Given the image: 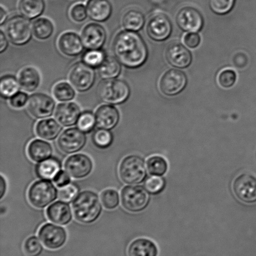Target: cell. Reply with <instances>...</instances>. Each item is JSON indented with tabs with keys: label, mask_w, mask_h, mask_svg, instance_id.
<instances>
[{
	"label": "cell",
	"mask_w": 256,
	"mask_h": 256,
	"mask_svg": "<svg viewBox=\"0 0 256 256\" xmlns=\"http://www.w3.org/2000/svg\"><path fill=\"white\" fill-rule=\"evenodd\" d=\"M112 49L120 64L128 69H138L148 59L146 44L136 32L126 30L119 32L112 42Z\"/></svg>",
	"instance_id": "cell-1"
},
{
	"label": "cell",
	"mask_w": 256,
	"mask_h": 256,
	"mask_svg": "<svg viewBox=\"0 0 256 256\" xmlns=\"http://www.w3.org/2000/svg\"><path fill=\"white\" fill-rule=\"evenodd\" d=\"M75 219L82 224H90L99 219L102 208L98 195L92 190H84L72 203Z\"/></svg>",
	"instance_id": "cell-2"
},
{
	"label": "cell",
	"mask_w": 256,
	"mask_h": 256,
	"mask_svg": "<svg viewBox=\"0 0 256 256\" xmlns=\"http://www.w3.org/2000/svg\"><path fill=\"white\" fill-rule=\"evenodd\" d=\"M120 179L128 185L142 183L147 176L144 159L140 155H130L124 157L119 167Z\"/></svg>",
	"instance_id": "cell-3"
},
{
	"label": "cell",
	"mask_w": 256,
	"mask_h": 256,
	"mask_svg": "<svg viewBox=\"0 0 256 256\" xmlns=\"http://www.w3.org/2000/svg\"><path fill=\"white\" fill-rule=\"evenodd\" d=\"M98 94L102 101L111 105H119L129 99L130 89L124 80H104L98 87Z\"/></svg>",
	"instance_id": "cell-4"
},
{
	"label": "cell",
	"mask_w": 256,
	"mask_h": 256,
	"mask_svg": "<svg viewBox=\"0 0 256 256\" xmlns=\"http://www.w3.org/2000/svg\"><path fill=\"white\" fill-rule=\"evenodd\" d=\"M4 34L12 44L22 46L32 39V25L26 18L21 15H15L5 23Z\"/></svg>",
	"instance_id": "cell-5"
},
{
	"label": "cell",
	"mask_w": 256,
	"mask_h": 256,
	"mask_svg": "<svg viewBox=\"0 0 256 256\" xmlns=\"http://www.w3.org/2000/svg\"><path fill=\"white\" fill-rule=\"evenodd\" d=\"M58 196L56 187L50 180H40L30 187L28 199L38 209H44L54 202Z\"/></svg>",
	"instance_id": "cell-6"
},
{
	"label": "cell",
	"mask_w": 256,
	"mask_h": 256,
	"mask_svg": "<svg viewBox=\"0 0 256 256\" xmlns=\"http://www.w3.org/2000/svg\"><path fill=\"white\" fill-rule=\"evenodd\" d=\"M120 197L124 209L132 213L140 212L145 210L150 201L148 192L140 185L125 186L122 190Z\"/></svg>",
	"instance_id": "cell-7"
},
{
	"label": "cell",
	"mask_w": 256,
	"mask_h": 256,
	"mask_svg": "<svg viewBox=\"0 0 256 256\" xmlns=\"http://www.w3.org/2000/svg\"><path fill=\"white\" fill-rule=\"evenodd\" d=\"M96 74L94 68L80 62L72 67L69 74V81L75 89L80 92L89 90L94 86Z\"/></svg>",
	"instance_id": "cell-8"
},
{
	"label": "cell",
	"mask_w": 256,
	"mask_h": 256,
	"mask_svg": "<svg viewBox=\"0 0 256 256\" xmlns=\"http://www.w3.org/2000/svg\"><path fill=\"white\" fill-rule=\"evenodd\" d=\"M38 235L45 248L50 250L61 249L66 244L68 240L66 230L51 223L42 225Z\"/></svg>",
	"instance_id": "cell-9"
},
{
	"label": "cell",
	"mask_w": 256,
	"mask_h": 256,
	"mask_svg": "<svg viewBox=\"0 0 256 256\" xmlns=\"http://www.w3.org/2000/svg\"><path fill=\"white\" fill-rule=\"evenodd\" d=\"M233 192L238 200L245 204L256 202V177L248 173L238 175L232 182Z\"/></svg>",
	"instance_id": "cell-10"
},
{
	"label": "cell",
	"mask_w": 256,
	"mask_h": 256,
	"mask_svg": "<svg viewBox=\"0 0 256 256\" xmlns=\"http://www.w3.org/2000/svg\"><path fill=\"white\" fill-rule=\"evenodd\" d=\"M87 137L78 128H70L62 133L58 139L59 149L66 154L78 152L86 144Z\"/></svg>",
	"instance_id": "cell-11"
},
{
	"label": "cell",
	"mask_w": 256,
	"mask_h": 256,
	"mask_svg": "<svg viewBox=\"0 0 256 256\" xmlns=\"http://www.w3.org/2000/svg\"><path fill=\"white\" fill-rule=\"evenodd\" d=\"M172 24L169 17L162 13H156L150 18L146 25V32L150 39L162 42L170 37Z\"/></svg>",
	"instance_id": "cell-12"
},
{
	"label": "cell",
	"mask_w": 256,
	"mask_h": 256,
	"mask_svg": "<svg viewBox=\"0 0 256 256\" xmlns=\"http://www.w3.org/2000/svg\"><path fill=\"white\" fill-rule=\"evenodd\" d=\"M187 82V77L184 72L179 70L170 69L166 72L160 78V89L167 96H174L184 89Z\"/></svg>",
	"instance_id": "cell-13"
},
{
	"label": "cell",
	"mask_w": 256,
	"mask_h": 256,
	"mask_svg": "<svg viewBox=\"0 0 256 256\" xmlns=\"http://www.w3.org/2000/svg\"><path fill=\"white\" fill-rule=\"evenodd\" d=\"M26 107L32 116L38 119H44L54 114L55 102L49 95L36 93L29 97Z\"/></svg>",
	"instance_id": "cell-14"
},
{
	"label": "cell",
	"mask_w": 256,
	"mask_h": 256,
	"mask_svg": "<svg viewBox=\"0 0 256 256\" xmlns=\"http://www.w3.org/2000/svg\"><path fill=\"white\" fill-rule=\"evenodd\" d=\"M64 167L70 176L74 179H81L91 174L94 169V163L87 155L78 154L68 158Z\"/></svg>",
	"instance_id": "cell-15"
},
{
	"label": "cell",
	"mask_w": 256,
	"mask_h": 256,
	"mask_svg": "<svg viewBox=\"0 0 256 256\" xmlns=\"http://www.w3.org/2000/svg\"><path fill=\"white\" fill-rule=\"evenodd\" d=\"M178 27L184 32H198L202 29L204 19L202 14L194 8L186 7L178 11L176 17Z\"/></svg>",
	"instance_id": "cell-16"
},
{
	"label": "cell",
	"mask_w": 256,
	"mask_h": 256,
	"mask_svg": "<svg viewBox=\"0 0 256 256\" xmlns=\"http://www.w3.org/2000/svg\"><path fill=\"white\" fill-rule=\"evenodd\" d=\"M81 38L86 49L100 50L106 42V30L101 25L91 23L84 28Z\"/></svg>",
	"instance_id": "cell-17"
},
{
	"label": "cell",
	"mask_w": 256,
	"mask_h": 256,
	"mask_svg": "<svg viewBox=\"0 0 256 256\" xmlns=\"http://www.w3.org/2000/svg\"><path fill=\"white\" fill-rule=\"evenodd\" d=\"M165 57L167 61L172 66L185 69L192 62V55L184 45L177 42L170 43L166 48Z\"/></svg>",
	"instance_id": "cell-18"
},
{
	"label": "cell",
	"mask_w": 256,
	"mask_h": 256,
	"mask_svg": "<svg viewBox=\"0 0 256 256\" xmlns=\"http://www.w3.org/2000/svg\"><path fill=\"white\" fill-rule=\"evenodd\" d=\"M81 114V109L76 103L64 102L58 105L54 116L60 124L68 127L77 124Z\"/></svg>",
	"instance_id": "cell-19"
},
{
	"label": "cell",
	"mask_w": 256,
	"mask_h": 256,
	"mask_svg": "<svg viewBox=\"0 0 256 256\" xmlns=\"http://www.w3.org/2000/svg\"><path fill=\"white\" fill-rule=\"evenodd\" d=\"M58 47L60 52L67 57H76L84 49L82 38L74 32H68L62 34L58 40Z\"/></svg>",
	"instance_id": "cell-20"
},
{
	"label": "cell",
	"mask_w": 256,
	"mask_h": 256,
	"mask_svg": "<svg viewBox=\"0 0 256 256\" xmlns=\"http://www.w3.org/2000/svg\"><path fill=\"white\" fill-rule=\"evenodd\" d=\"M96 125L101 129L111 130L119 124L120 114L116 107L111 104L102 105L98 108L96 113Z\"/></svg>",
	"instance_id": "cell-21"
},
{
	"label": "cell",
	"mask_w": 256,
	"mask_h": 256,
	"mask_svg": "<svg viewBox=\"0 0 256 256\" xmlns=\"http://www.w3.org/2000/svg\"><path fill=\"white\" fill-rule=\"evenodd\" d=\"M46 216L50 221L60 225L70 224L72 219V208L62 200L52 203L46 209Z\"/></svg>",
	"instance_id": "cell-22"
},
{
	"label": "cell",
	"mask_w": 256,
	"mask_h": 256,
	"mask_svg": "<svg viewBox=\"0 0 256 256\" xmlns=\"http://www.w3.org/2000/svg\"><path fill=\"white\" fill-rule=\"evenodd\" d=\"M128 256H158L160 249L156 243L148 238L133 240L128 247Z\"/></svg>",
	"instance_id": "cell-23"
},
{
	"label": "cell",
	"mask_w": 256,
	"mask_h": 256,
	"mask_svg": "<svg viewBox=\"0 0 256 256\" xmlns=\"http://www.w3.org/2000/svg\"><path fill=\"white\" fill-rule=\"evenodd\" d=\"M88 17L97 22H104L111 17L112 7L109 0H88L86 4Z\"/></svg>",
	"instance_id": "cell-24"
},
{
	"label": "cell",
	"mask_w": 256,
	"mask_h": 256,
	"mask_svg": "<svg viewBox=\"0 0 256 256\" xmlns=\"http://www.w3.org/2000/svg\"><path fill=\"white\" fill-rule=\"evenodd\" d=\"M20 88L24 92H34L39 87L41 83V75L38 70L32 67L22 69L18 74Z\"/></svg>",
	"instance_id": "cell-25"
},
{
	"label": "cell",
	"mask_w": 256,
	"mask_h": 256,
	"mask_svg": "<svg viewBox=\"0 0 256 256\" xmlns=\"http://www.w3.org/2000/svg\"><path fill=\"white\" fill-rule=\"evenodd\" d=\"M54 150L49 142L40 139L32 140L27 148V154L34 162H40L52 157Z\"/></svg>",
	"instance_id": "cell-26"
},
{
	"label": "cell",
	"mask_w": 256,
	"mask_h": 256,
	"mask_svg": "<svg viewBox=\"0 0 256 256\" xmlns=\"http://www.w3.org/2000/svg\"><path fill=\"white\" fill-rule=\"evenodd\" d=\"M62 169V163L57 158L51 157L38 162L35 167V174L40 179L52 180Z\"/></svg>",
	"instance_id": "cell-27"
},
{
	"label": "cell",
	"mask_w": 256,
	"mask_h": 256,
	"mask_svg": "<svg viewBox=\"0 0 256 256\" xmlns=\"http://www.w3.org/2000/svg\"><path fill=\"white\" fill-rule=\"evenodd\" d=\"M62 127L54 119L40 120L37 123L35 131L40 138L46 140H54L59 136Z\"/></svg>",
	"instance_id": "cell-28"
},
{
	"label": "cell",
	"mask_w": 256,
	"mask_h": 256,
	"mask_svg": "<svg viewBox=\"0 0 256 256\" xmlns=\"http://www.w3.org/2000/svg\"><path fill=\"white\" fill-rule=\"evenodd\" d=\"M18 9L22 16L28 19H36L44 12V0H20Z\"/></svg>",
	"instance_id": "cell-29"
},
{
	"label": "cell",
	"mask_w": 256,
	"mask_h": 256,
	"mask_svg": "<svg viewBox=\"0 0 256 256\" xmlns=\"http://www.w3.org/2000/svg\"><path fill=\"white\" fill-rule=\"evenodd\" d=\"M121 65L116 57H106L104 62L98 68V73L102 80L115 79L121 74Z\"/></svg>",
	"instance_id": "cell-30"
},
{
	"label": "cell",
	"mask_w": 256,
	"mask_h": 256,
	"mask_svg": "<svg viewBox=\"0 0 256 256\" xmlns=\"http://www.w3.org/2000/svg\"><path fill=\"white\" fill-rule=\"evenodd\" d=\"M144 15L140 10L130 9L125 12L122 17V25L124 29L129 31L138 32L144 26Z\"/></svg>",
	"instance_id": "cell-31"
},
{
	"label": "cell",
	"mask_w": 256,
	"mask_h": 256,
	"mask_svg": "<svg viewBox=\"0 0 256 256\" xmlns=\"http://www.w3.org/2000/svg\"><path fill=\"white\" fill-rule=\"evenodd\" d=\"M32 33L38 40L48 39L54 34V27L52 22L46 18H40L32 25Z\"/></svg>",
	"instance_id": "cell-32"
},
{
	"label": "cell",
	"mask_w": 256,
	"mask_h": 256,
	"mask_svg": "<svg viewBox=\"0 0 256 256\" xmlns=\"http://www.w3.org/2000/svg\"><path fill=\"white\" fill-rule=\"evenodd\" d=\"M148 172L152 176L162 177L166 174L168 163L164 157L160 155H152L147 160Z\"/></svg>",
	"instance_id": "cell-33"
},
{
	"label": "cell",
	"mask_w": 256,
	"mask_h": 256,
	"mask_svg": "<svg viewBox=\"0 0 256 256\" xmlns=\"http://www.w3.org/2000/svg\"><path fill=\"white\" fill-rule=\"evenodd\" d=\"M18 80L12 75H4L0 82V93L4 99H10L20 92Z\"/></svg>",
	"instance_id": "cell-34"
},
{
	"label": "cell",
	"mask_w": 256,
	"mask_h": 256,
	"mask_svg": "<svg viewBox=\"0 0 256 256\" xmlns=\"http://www.w3.org/2000/svg\"><path fill=\"white\" fill-rule=\"evenodd\" d=\"M52 94L58 101L67 102L71 101L76 96V92L72 84L66 82H60L54 85Z\"/></svg>",
	"instance_id": "cell-35"
},
{
	"label": "cell",
	"mask_w": 256,
	"mask_h": 256,
	"mask_svg": "<svg viewBox=\"0 0 256 256\" xmlns=\"http://www.w3.org/2000/svg\"><path fill=\"white\" fill-rule=\"evenodd\" d=\"M92 143L97 148L100 149H106L112 145L114 137L110 130L99 128L92 134Z\"/></svg>",
	"instance_id": "cell-36"
},
{
	"label": "cell",
	"mask_w": 256,
	"mask_h": 256,
	"mask_svg": "<svg viewBox=\"0 0 256 256\" xmlns=\"http://www.w3.org/2000/svg\"><path fill=\"white\" fill-rule=\"evenodd\" d=\"M41 240L34 235L28 237L22 244V250L26 256H41L44 250Z\"/></svg>",
	"instance_id": "cell-37"
},
{
	"label": "cell",
	"mask_w": 256,
	"mask_h": 256,
	"mask_svg": "<svg viewBox=\"0 0 256 256\" xmlns=\"http://www.w3.org/2000/svg\"><path fill=\"white\" fill-rule=\"evenodd\" d=\"M106 54L100 50H88L82 57V62L92 68H98L106 59Z\"/></svg>",
	"instance_id": "cell-38"
},
{
	"label": "cell",
	"mask_w": 256,
	"mask_h": 256,
	"mask_svg": "<svg viewBox=\"0 0 256 256\" xmlns=\"http://www.w3.org/2000/svg\"><path fill=\"white\" fill-rule=\"evenodd\" d=\"M100 198L102 204L106 209L112 210L118 207L121 197L117 190L108 189L102 192Z\"/></svg>",
	"instance_id": "cell-39"
},
{
	"label": "cell",
	"mask_w": 256,
	"mask_h": 256,
	"mask_svg": "<svg viewBox=\"0 0 256 256\" xmlns=\"http://www.w3.org/2000/svg\"><path fill=\"white\" fill-rule=\"evenodd\" d=\"M237 80V74L234 70L226 68L218 74V84L223 89H230L234 86Z\"/></svg>",
	"instance_id": "cell-40"
},
{
	"label": "cell",
	"mask_w": 256,
	"mask_h": 256,
	"mask_svg": "<svg viewBox=\"0 0 256 256\" xmlns=\"http://www.w3.org/2000/svg\"><path fill=\"white\" fill-rule=\"evenodd\" d=\"M96 125V117L92 112L86 111L80 115L77 122V127L82 132H91Z\"/></svg>",
	"instance_id": "cell-41"
},
{
	"label": "cell",
	"mask_w": 256,
	"mask_h": 256,
	"mask_svg": "<svg viewBox=\"0 0 256 256\" xmlns=\"http://www.w3.org/2000/svg\"><path fill=\"white\" fill-rule=\"evenodd\" d=\"M210 10L218 15L229 13L234 7L235 0H208Z\"/></svg>",
	"instance_id": "cell-42"
},
{
	"label": "cell",
	"mask_w": 256,
	"mask_h": 256,
	"mask_svg": "<svg viewBox=\"0 0 256 256\" xmlns=\"http://www.w3.org/2000/svg\"><path fill=\"white\" fill-rule=\"evenodd\" d=\"M144 187L150 194H160L164 189L165 180L162 177H150L146 180Z\"/></svg>",
	"instance_id": "cell-43"
},
{
	"label": "cell",
	"mask_w": 256,
	"mask_h": 256,
	"mask_svg": "<svg viewBox=\"0 0 256 256\" xmlns=\"http://www.w3.org/2000/svg\"><path fill=\"white\" fill-rule=\"evenodd\" d=\"M80 194L79 187L75 184H70L61 188L58 191V197L61 200L71 202L76 199Z\"/></svg>",
	"instance_id": "cell-44"
},
{
	"label": "cell",
	"mask_w": 256,
	"mask_h": 256,
	"mask_svg": "<svg viewBox=\"0 0 256 256\" xmlns=\"http://www.w3.org/2000/svg\"><path fill=\"white\" fill-rule=\"evenodd\" d=\"M70 15L72 20L76 23L84 22L88 16L86 7L82 4L74 5L70 10Z\"/></svg>",
	"instance_id": "cell-45"
},
{
	"label": "cell",
	"mask_w": 256,
	"mask_h": 256,
	"mask_svg": "<svg viewBox=\"0 0 256 256\" xmlns=\"http://www.w3.org/2000/svg\"><path fill=\"white\" fill-rule=\"evenodd\" d=\"M29 97L26 93L18 92L10 99V105L14 109H20L24 107L28 101Z\"/></svg>",
	"instance_id": "cell-46"
},
{
	"label": "cell",
	"mask_w": 256,
	"mask_h": 256,
	"mask_svg": "<svg viewBox=\"0 0 256 256\" xmlns=\"http://www.w3.org/2000/svg\"><path fill=\"white\" fill-rule=\"evenodd\" d=\"M182 40L184 44L190 49H195L199 47L202 42L200 35L196 32L188 33L183 37Z\"/></svg>",
	"instance_id": "cell-47"
},
{
	"label": "cell",
	"mask_w": 256,
	"mask_h": 256,
	"mask_svg": "<svg viewBox=\"0 0 256 256\" xmlns=\"http://www.w3.org/2000/svg\"><path fill=\"white\" fill-rule=\"evenodd\" d=\"M54 181L56 187L62 188L71 184V178L68 173L61 170L54 177Z\"/></svg>",
	"instance_id": "cell-48"
},
{
	"label": "cell",
	"mask_w": 256,
	"mask_h": 256,
	"mask_svg": "<svg viewBox=\"0 0 256 256\" xmlns=\"http://www.w3.org/2000/svg\"><path fill=\"white\" fill-rule=\"evenodd\" d=\"M232 62L236 67L243 69L248 65V58L244 53L238 52L233 57Z\"/></svg>",
	"instance_id": "cell-49"
},
{
	"label": "cell",
	"mask_w": 256,
	"mask_h": 256,
	"mask_svg": "<svg viewBox=\"0 0 256 256\" xmlns=\"http://www.w3.org/2000/svg\"><path fill=\"white\" fill-rule=\"evenodd\" d=\"M8 47V42L7 37L4 32L1 30L0 31V53L2 54L6 51Z\"/></svg>",
	"instance_id": "cell-50"
},
{
	"label": "cell",
	"mask_w": 256,
	"mask_h": 256,
	"mask_svg": "<svg viewBox=\"0 0 256 256\" xmlns=\"http://www.w3.org/2000/svg\"><path fill=\"white\" fill-rule=\"evenodd\" d=\"M7 189V183L5 178L1 175L0 177V199H2L6 194Z\"/></svg>",
	"instance_id": "cell-51"
},
{
	"label": "cell",
	"mask_w": 256,
	"mask_h": 256,
	"mask_svg": "<svg viewBox=\"0 0 256 256\" xmlns=\"http://www.w3.org/2000/svg\"><path fill=\"white\" fill-rule=\"evenodd\" d=\"M0 25H2L5 24L7 21L8 14L6 10L4 9V8L2 6L1 7L0 9Z\"/></svg>",
	"instance_id": "cell-52"
}]
</instances>
